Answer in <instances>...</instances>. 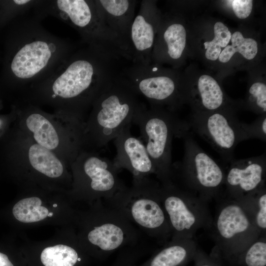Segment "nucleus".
Wrapping results in <instances>:
<instances>
[{
  "instance_id": "obj_1",
  "label": "nucleus",
  "mask_w": 266,
  "mask_h": 266,
  "mask_svg": "<svg viewBox=\"0 0 266 266\" xmlns=\"http://www.w3.org/2000/svg\"><path fill=\"white\" fill-rule=\"evenodd\" d=\"M112 60L88 46L75 50L50 75L30 86L32 97L60 106L76 119L114 77Z\"/></svg>"
},
{
  "instance_id": "obj_2",
  "label": "nucleus",
  "mask_w": 266,
  "mask_h": 266,
  "mask_svg": "<svg viewBox=\"0 0 266 266\" xmlns=\"http://www.w3.org/2000/svg\"><path fill=\"white\" fill-rule=\"evenodd\" d=\"M41 21L24 15L15 26L8 70L21 88L46 78L76 50L68 40L45 29Z\"/></svg>"
},
{
  "instance_id": "obj_3",
  "label": "nucleus",
  "mask_w": 266,
  "mask_h": 266,
  "mask_svg": "<svg viewBox=\"0 0 266 266\" xmlns=\"http://www.w3.org/2000/svg\"><path fill=\"white\" fill-rule=\"evenodd\" d=\"M138 95L120 77H113L94 101L82 141L96 149L105 146L131 125L141 107Z\"/></svg>"
},
{
  "instance_id": "obj_4",
  "label": "nucleus",
  "mask_w": 266,
  "mask_h": 266,
  "mask_svg": "<svg viewBox=\"0 0 266 266\" xmlns=\"http://www.w3.org/2000/svg\"><path fill=\"white\" fill-rule=\"evenodd\" d=\"M33 9L41 20L51 16L71 27L88 46L110 58L121 56L118 38L100 18L94 0H38Z\"/></svg>"
},
{
  "instance_id": "obj_5",
  "label": "nucleus",
  "mask_w": 266,
  "mask_h": 266,
  "mask_svg": "<svg viewBox=\"0 0 266 266\" xmlns=\"http://www.w3.org/2000/svg\"><path fill=\"white\" fill-rule=\"evenodd\" d=\"M133 123L139 128L156 173L161 178L167 179L172 166L173 138L182 137L189 132L188 123L177 119L158 106L147 109L144 104L135 115Z\"/></svg>"
},
{
  "instance_id": "obj_6",
  "label": "nucleus",
  "mask_w": 266,
  "mask_h": 266,
  "mask_svg": "<svg viewBox=\"0 0 266 266\" xmlns=\"http://www.w3.org/2000/svg\"><path fill=\"white\" fill-rule=\"evenodd\" d=\"M241 124L233 113L221 110L196 113L188 123L190 128L212 146L223 161L229 164L234 159L237 144L246 140Z\"/></svg>"
},
{
  "instance_id": "obj_7",
  "label": "nucleus",
  "mask_w": 266,
  "mask_h": 266,
  "mask_svg": "<svg viewBox=\"0 0 266 266\" xmlns=\"http://www.w3.org/2000/svg\"><path fill=\"white\" fill-rule=\"evenodd\" d=\"M154 2L143 0L133 20L121 46L122 56L133 64L150 63L158 25Z\"/></svg>"
},
{
  "instance_id": "obj_8",
  "label": "nucleus",
  "mask_w": 266,
  "mask_h": 266,
  "mask_svg": "<svg viewBox=\"0 0 266 266\" xmlns=\"http://www.w3.org/2000/svg\"><path fill=\"white\" fill-rule=\"evenodd\" d=\"M182 138L184 154L181 168L188 182L203 194L214 193L225 181L221 166L198 145L189 132Z\"/></svg>"
},
{
  "instance_id": "obj_9",
  "label": "nucleus",
  "mask_w": 266,
  "mask_h": 266,
  "mask_svg": "<svg viewBox=\"0 0 266 266\" xmlns=\"http://www.w3.org/2000/svg\"><path fill=\"white\" fill-rule=\"evenodd\" d=\"M160 74L158 66L133 64L126 69L120 77L138 95L153 103H170L177 97V85L170 76Z\"/></svg>"
},
{
  "instance_id": "obj_10",
  "label": "nucleus",
  "mask_w": 266,
  "mask_h": 266,
  "mask_svg": "<svg viewBox=\"0 0 266 266\" xmlns=\"http://www.w3.org/2000/svg\"><path fill=\"white\" fill-rule=\"evenodd\" d=\"M131 126L124 128L114 139L117 153L113 164L117 168L129 169L136 177L156 172L145 144L131 134Z\"/></svg>"
},
{
  "instance_id": "obj_11",
  "label": "nucleus",
  "mask_w": 266,
  "mask_h": 266,
  "mask_svg": "<svg viewBox=\"0 0 266 266\" xmlns=\"http://www.w3.org/2000/svg\"><path fill=\"white\" fill-rule=\"evenodd\" d=\"M225 176L229 191L233 195L250 193L261 188L266 173V153L243 159H233Z\"/></svg>"
},
{
  "instance_id": "obj_12",
  "label": "nucleus",
  "mask_w": 266,
  "mask_h": 266,
  "mask_svg": "<svg viewBox=\"0 0 266 266\" xmlns=\"http://www.w3.org/2000/svg\"><path fill=\"white\" fill-rule=\"evenodd\" d=\"M75 166L82 170L90 180L91 189L107 194L118 186L116 176L118 169L113 162L95 152H83L75 158Z\"/></svg>"
},
{
  "instance_id": "obj_13",
  "label": "nucleus",
  "mask_w": 266,
  "mask_h": 266,
  "mask_svg": "<svg viewBox=\"0 0 266 266\" xmlns=\"http://www.w3.org/2000/svg\"><path fill=\"white\" fill-rule=\"evenodd\" d=\"M94 0L100 18L107 28L118 37L121 53L123 40L135 16L137 1L133 0Z\"/></svg>"
},
{
  "instance_id": "obj_14",
  "label": "nucleus",
  "mask_w": 266,
  "mask_h": 266,
  "mask_svg": "<svg viewBox=\"0 0 266 266\" xmlns=\"http://www.w3.org/2000/svg\"><path fill=\"white\" fill-rule=\"evenodd\" d=\"M26 124L37 144L51 151L59 146L58 132L49 120L37 109L28 108Z\"/></svg>"
},
{
  "instance_id": "obj_15",
  "label": "nucleus",
  "mask_w": 266,
  "mask_h": 266,
  "mask_svg": "<svg viewBox=\"0 0 266 266\" xmlns=\"http://www.w3.org/2000/svg\"><path fill=\"white\" fill-rule=\"evenodd\" d=\"M250 225V221L242 208L233 204L224 207L217 221L218 231L226 239H230L246 231Z\"/></svg>"
},
{
  "instance_id": "obj_16",
  "label": "nucleus",
  "mask_w": 266,
  "mask_h": 266,
  "mask_svg": "<svg viewBox=\"0 0 266 266\" xmlns=\"http://www.w3.org/2000/svg\"><path fill=\"white\" fill-rule=\"evenodd\" d=\"M28 156L33 167L48 177L57 178L63 172V164L55 154L37 143L30 146Z\"/></svg>"
},
{
  "instance_id": "obj_17",
  "label": "nucleus",
  "mask_w": 266,
  "mask_h": 266,
  "mask_svg": "<svg viewBox=\"0 0 266 266\" xmlns=\"http://www.w3.org/2000/svg\"><path fill=\"white\" fill-rule=\"evenodd\" d=\"M165 200V208L169 215L171 224L178 231L188 230L195 224L196 217L176 191L169 189Z\"/></svg>"
},
{
  "instance_id": "obj_18",
  "label": "nucleus",
  "mask_w": 266,
  "mask_h": 266,
  "mask_svg": "<svg viewBox=\"0 0 266 266\" xmlns=\"http://www.w3.org/2000/svg\"><path fill=\"white\" fill-rule=\"evenodd\" d=\"M131 212L134 220L147 228H156L164 222V212L154 200L142 198L136 200L132 206Z\"/></svg>"
},
{
  "instance_id": "obj_19",
  "label": "nucleus",
  "mask_w": 266,
  "mask_h": 266,
  "mask_svg": "<svg viewBox=\"0 0 266 266\" xmlns=\"http://www.w3.org/2000/svg\"><path fill=\"white\" fill-rule=\"evenodd\" d=\"M197 89L201 109L203 110L201 112L217 111L221 108L224 101V93L213 78L207 75H201L198 80Z\"/></svg>"
},
{
  "instance_id": "obj_20",
  "label": "nucleus",
  "mask_w": 266,
  "mask_h": 266,
  "mask_svg": "<svg viewBox=\"0 0 266 266\" xmlns=\"http://www.w3.org/2000/svg\"><path fill=\"white\" fill-rule=\"evenodd\" d=\"M157 42H163L165 46V54L173 60L179 59L185 49L186 33L184 27L181 24H169L163 29L161 37Z\"/></svg>"
},
{
  "instance_id": "obj_21",
  "label": "nucleus",
  "mask_w": 266,
  "mask_h": 266,
  "mask_svg": "<svg viewBox=\"0 0 266 266\" xmlns=\"http://www.w3.org/2000/svg\"><path fill=\"white\" fill-rule=\"evenodd\" d=\"M88 238L92 244L105 251L118 248L122 243L124 233L122 229L112 224L95 227L89 232Z\"/></svg>"
},
{
  "instance_id": "obj_22",
  "label": "nucleus",
  "mask_w": 266,
  "mask_h": 266,
  "mask_svg": "<svg viewBox=\"0 0 266 266\" xmlns=\"http://www.w3.org/2000/svg\"><path fill=\"white\" fill-rule=\"evenodd\" d=\"M41 204V200L37 197L23 199L14 206L13 214L17 220L23 223H33L42 220L48 216L49 212Z\"/></svg>"
},
{
  "instance_id": "obj_23",
  "label": "nucleus",
  "mask_w": 266,
  "mask_h": 266,
  "mask_svg": "<svg viewBox=\"0 0 266 266\" xmlns=\"http://www.w3.org/2000/svg\"><path fill=\"white\" fill-rule=\"evenodd\" d=\"M231 45H228L223 49L219 56V60L222 63H227L236 52L241 54L247 60H252L258 52L257 42L251 38H245L239 32H235L232 35Z\"/></svg>"
},
{
  "instance_id": "obj_24",
  "label": "nucleus",
  "mask_w": 266,
  "mask_h": 266,
  "mask_svg": "<svg viewBox=\"0 0 266 266\" xmlns=\"http://www.w3.org/2000/svg\"><path fill=\"white\" fill-rule=\"evenodd\" d=\"M40 259L45 266H73L78 260V255L72 248L59 244L45 248Z\"/></svg>"
},
{
  "instance_id": "obj_25",
  "label": "nucleus",
  "mask_w": 266,
  "mask_h": 266,
  "mask_svg": "<svg viewBox=\"0 0 266 266\" xmlns=\"http://www.w3.org/2000/svg\"><path fill=\"white\" fill-rule=\"evenodd\" d=\"M214 38L211 41L204 43L206 58L211 61H215L221 52V48L226 47L231 40L232 33L229 29L223 23L216 22L214 26Z\"/></svg>"
},
{
  "instance_id": "obj_26",
  "label": "nucleus",
  "mask_w": 266,
  "mask_h": 266,
  "mask_svg": "<svg viewBox=\"0 0 266 266\" xmlns=\"http://www.w3.org/2000/svg\"><path fill=\"white\" fill-rule=\"evenodd\" d=\"M186 256L184 248L178 245L172 246L160 252L152 260L151 266H176Z\"/></svg>"
},
{
  "instance_id": "obj_27",
  "label": "nucleus",
  "mask_w": 266,
  "mask_h": 266,
  "mask_svg": "<svg viewBox=\"0 0 266 266\" xmlns=\"http://www.w3.org/2000/svg\"><path fill=\"white\" fill-rule=\"evenodd\" d=\"M248 93V100L255 106L256 112L266 114V85L262 82H255L250 86Z\"/></svg>"
},
{
  "instance_id": "obj_28",
  "label": "nucleus",
  "mask_w": 266,
  "mask_h": 266,
  "mask_svg": "<svg viewBox=\"0 0 266 266\" xmlns=\"http://www.w3.org/2000/svg\"><path fill=\"white\" fill-rule=\"evenodd\" d=\"M242 128L246 140L250 138H258L263 141L266 140V116L261 114L251 124L242 122Z\"/></svg>"
},
{
  "instance_id": "obj_29",
  "label": "nucleus",
  "mask_w": 266,
  "mask_h": 266,
  "mask_svg": "<svg viewBox=\"0 0 266 266\" xmlns=\"http://www.w3.org/2000/svg\"><path fill=\"white\" fill-rule=\"evenodd\" d=\"M248 266H265L266 265V244L258 241L248 249L245 256Z\"/></svg>"
},
{
  "instance_id": "obj_30",
  "label": "nucleus",
  "mask_w": 266,
  "mask_h": 266,
  "mask_svg": "<svg viewBox=\"0 0 266 266\" xmlns=\"http://www.w3.org/2000/svg\"><path fill=\"white\" fill-rule=\"evenodd\" d=\"M232 1L233 11L237 18L245 19L250 15L252 9V0H233Z\"/></svg>"
},
{
  "instance_id": "obj_31",
  "label": "nucleus",
  "mask_w": 266,
  "mask_h": 266,
  "mask_svg": "<svg viewBox=\"0 0 266 266\" xmlns=\"http://www.w3.org/2000/svg\"><path fill=\"white\" fill-rule=\"evenodd\" d=\"M259 211L256 215L258 226L262 229L266 228V194L263 193L258 200Z\"/></svg>"
},
{
  "instance_id": "obj_32",
  "label": "nucleus",
  "mask_w": 266,
  "mask_h": 266,
  "mask_svg": "<svg viewBox=\"0 0 266 266\" xmlns=\"http://www.w3.org/2000/svg\"><path fill=\"white\" fill-rule=\"evenodd\" d=\"M0 266H14L8 257L0 252Z\"/></svg>"
},
{
  "instance_id": "obj_33",
  "label": "nucleus",
  "mask_w": 266,
  "mask_h": 266,
  "mask_svg": "<svg viewBox=\"0 0 266 266\" xmlns=\"http://www.w3.org/2000/svg\"><path fill=\"white\" fill-rule=\"evenodd\" d=\"M52 215H53V213L51 212V213H48L47 216L51 217L52 216Z\"/></svg>"
},
{
  "instance_id": "obj_34",
  "label": "nucleus",
  "mask_w": 266,
  "mask_h": 266,
  "mask_svg": "<svg viewBox=\"0 0 266 266\" xmlns=\"http://www.w3.org/2000/svg\"><path fill=\"white\" fill-rule=\"evenodd\" d=\"M53 206L54 207H56V206H57V205L56 204H53Z\"/></svg>"
},
{
  "instance_id": "obj_35",
  "label": "nucleus",
  "mask_w": 266,
  "mask_h": 266,
  "mask_svg": "<svg viewBox=\"0 0 266 266\" xmlns=\"http://www.w3.org/2000/svg\"><path fill=\"white\" fill-rule=\"evenodd\" d=\"M1 120L0 119V127L1 126Z\"/></svg>"
},
{
  "instance_id": "obj_36",
  "label": "nucleus",
  "mask_w": 266,
  "mask_h": 266,
  "mask_svg": "<svg viewBox=\"0 0 266 266\" xmlns=\"http://www.w3.org/2000/svg\"><path fill=\"white\" fill-rule=\"evenodd\" d=\"M210 266L204 265V266Z\"/></svg>"
}]
</instances>
